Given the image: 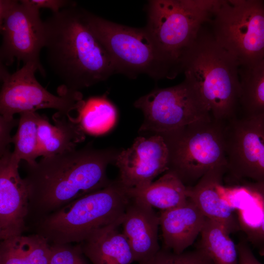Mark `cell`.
<instances>
[{
	"label": "cell",
	"instance_id": "cell-8",
	"mask_svg": "<svg viewBox=\"0 0 264 264\" xmlns=\"http://www.w3.org/2000/svg\"><path fill=\"white\" fill-rule=\"evenodd\" d=\"M88 23L110 55L117 73L131 78L145 73L171 79L145 28L130 27L107 20L86 10Z\"/></svg>",
	"mask_w": 264,
	"mask_h": 264
},
{
	"label": "cell",
	"instance_id": "cell-4",
	"mask_svg": "<svg viewBox=\"0 0 264 264\" xmlns=\"http://www.w3.org/2000/svg\"><path fill=\"white\" fill-rule=\"evenodd\" d=\"M131 197L118 179L37 221L28 230L50 244L79 243L94 231L122 222Z\"/></svg>",
	"mask_w": 264,
	"mask_h": 264
},
{
	"label": "cell",
	"instance_id": "cell-13",
	"mask_svg": "<svg viewBox=\"0 0 264 264\" xmlns=\"http://www.w3.org/2000/svg\"><path fill=\"white\" fill-rule=\"evenodd\" d=\"M169 154L163 137L155 134L137 137L132 146L119 152L115 165L119 181L127 189L144 188L158 175L169 170Z\"/></svg>",
	"mask_w": 264,
	"mask_h": 264
},
{
	"label": "cell",
	"instance_id": "cell-18",
	"mask_svg": "<svg viewBox=\"0 0 264 264\" xmlns=\"http://www.w3.org/2000/svg\"><path fill=\"white\" fill-rule=\"evenodd\" d=\"M116 222L92 233L79 243L85 256L92 264H131L134 262L129 242Z\"/></svg>",
	"mask_w": 264,
	"mask_h": 264
},
{
	"label": "cell",
	"instance_id": "cell-19",
	"mask_svg": "<svg viewBox=\"0 0 264 264\" xmlns=\"http://www.w3.org/2000/svg\"><path fill=\"white\" fill-rule=\"evenodd\" d=\"M54 125L44 115L38 119V139L41 156L47 157L76 150L85 138V132L76 118L58 112L54 115Z\"/></svg>",
	"mask_w": 264,
	"mask_h": 264
},
{
	"label": "cell",
	"instance_id": "cell-11",
	"mask_svg": "<svg viewBox=\"0 0 264 264\" xmlns=\"http://www.w3.org/2000/svg\"><path fill=\"white\" fill-rule=\"evenodd\" d=\"M224 141L229 180L264 183V116L238 115L226 121Z\"/></svg>",
	"mask_w": 264,
	"mask_h": 264
},
{
	"label": "cell",
	"instance_id": "cell-22",
	"mask_svg": "<svg viewBox=\"0 0 264 264\" xmlns=\"http://www.w3.org/2000/svg\"><path fill=\"white\" fill-rule=\"evenodd\" d=\"M230 234L222 223L206 218L197 248L204 251L215 264H238L236 245Z\"/></svg>",
	"mask_w": 264,
	"mask_h": 264
},
{
	"label": "cell",
	"instance_id": "cell-16",
	"mask_svg": "<svg viewBox=\"0 0 264 264\" xmlns=\"http://www.w3.org/2000/svg\"><path fill=\"white\" fill-rule=\"evenodd\" d=\"M159 216L164 248L176 253L194 243L206 219L189 198L180 206L161 211Z\"/></svg>",
	"mask_w": 264,
	"mask_h": 264
},
{
	"label": "cell",
	"instance_id": "cell-29",
	"mask_svg": "<svg viewBox=\"0 0 264 264\" xmlns=\"http://www.w3.org/2000/svg\"><path fill=\"white\" fill-rule=\"evenodd\" d=\"M238 264H263L254 255L249 244L245 240H242L236 245Z\"/></svg>",
	"mask_w": 264,
	"mask_h": 264
},
{
	"label": "cell",
	"instance_id": "cell-24",
	"mask_svg": "<svg viewBox=\"0 0 264 264\" xmlns=\"http://www.w3.org/2000/svg\"><path fill=\"white\" fill-rule=\"evenodd\" d=\"M76 118L85 132L93 135L104 134L114 126L117 112L106 96L92 97L83 100L77 110Z\"/></svg>",
	"mask_w": 264,
	"mask_h": 264
},
{
	"label": "cell",
	"instance_id": "cell-20",
	"mask_svg": "<svg viewBox=\"0 0 264 264\" xmlns=\"http://www.w3.org/2000/svg\"><path fill=\"white\" fill-rule=\"evenodd\" d=\"M51 244L35 233L1 240L0 264H49Z\"/></svg>",
	"mask_w": 264,
	"mask_h": 264
},
{
	"label": "cell",
	"instance_id": "cell-9",
	"mask_svg": "<svg viewBox=\"0 0 264 264\" xmlns=\"http://www.w3.org/2000/svg\"><path fill=\"white\" fill-rule=\"evenodd\" d=\"M37 70L44 75V68L35 63L23 64L13 73L0 64V77L2 83L0 94V119L11 122L15 120L16 113L42 109H55L62 115L70 116L71 111L79 108L83 100L79 91L63 88L59 95H54L36 80Z\"/></svg>",
	"mask_w": 264,
	"mask_h": 264
},
{
	"label": "cell",
	"instance_id": "cell-7",
	"mask_svg": "<svg viewBox=\"0 0 264 264\" xmlns=\"http://www.w3.org/2000/svg\"><path fill=\"white\" fill-rule=\"evenodd\" d=\"M208 24L216 42L239 67H251L264 57L263 0H218Z\"/></svg>",
	"mask_w": 264,
	"mask_h": 264
},
{
	"label": "cell",
	"instance_id": "cell-10",
	"mask_svg": "<svg viewBox=\"0 0 264 264\" xmlns=\"http://www.w3.org/2000/svg\"><path fill=\"white\" fill-rule=\"evenodd\" d=\"M134 106L144 114L140 132L161 134L212 118L198 91L185 80L176 86L152 91Z\"/></svg>",
	"mask_w": 264,
	"mask_h": 264
},
{
	"label": "cell",
	"instance_id": "cell-21",
	"mask_svg": "<svg viewBox=\"0 0 264 264\" xmlns=\"http://www.w3.org/2000/svg\"><path fill=\"white\" fill-rule=\"evenodd\" d=\"M129 192L131 197L138 198L161 211L180 206L188 199L187 187L169 171L149 185L139 189L129 190Z\"/></svg>",
	"mask_w": 264,
	"mask_h": 264
},
{
	"label": "cell",
	"instance_id": "cell-27",
	"mask_svg": "<svg viewBox=\"0 0 264 264\" xmlns=\"http://www.w3.org/2000/svg\"><path fill=\"white\" fill-rule=\"evenodd\" d=\"M51 250L49 264H88L80 243L52 244Z\"/></svg>",
	"mask_w": 264,
	"mask_h": 264
},
{
	"label": "cell",
	"instance_id": "cell-1",
	"mask_svg": "<svg viewBox=\"0 0 264 264\" xmlns=\"http://www.w3.org/2000/svg\"><path fill=\"white\" fill-rule=\"evenodd\" d=\"M119 152L89 145L79 150L43 157L26 164L24 178L29 195L27 229L34 223L73 200L102 189L111 181L108 165Z\"/></svg>",
	"mask_w": 264,
	"mask_h": 264
},
{
	"label": "cell",
	"instance_id": "cell-28",
	"mask_svg": "<svg viewBox=\"0 0 264 264\" xmlns=\"http://www.w3.org/2000/svg\"><path fill=\"white\" fill-rule=\"evenodd\" d=\"M20 2L38 11L41 8L49 9L53 13L76 5L75 2L64 0H20Z\"/></svg>",
	"mask_w": 264,
	"mask_h": 264
},
{
	"label": "cell",
	"instance_id": "cell-15",
	"mask_svg": "<svg viewBox=\"0 0 264 264\" xmlns=\"http://www.w3.org/2000/svg\"><path fill=\"white\" fill-rule=\"evenodd\" d=\"M121 225L134 262L148 264L160 250L158 240L159 215L145 201L131 197Z\"/></svg>",
	"mask_w": 264,
	"mask_h": 264
},
{
	"label": "cell",
	"instance_id": "cell-25",
	"mask_svg": "<svg viewBox=\"0 0 264 264\" xmlns=\"http://www.w3.org/2000/svg\"><path fill=\"white\" fill-rule=\"evenodd\" d=\"M20 115L17 132L12 137L14 145L12 152L20 160H24L27 165H32L41 156L38 133L40 114L36 111H29Z\"/></svg>",
	"mask_w": 264,
	"mask_h": 264
},
{
	"label": "cell",
	"instance_id": "cell-12",
	"mask_svg": "<svg viewBox=\"0 0 264 264\" xmlns=\"http://www.w3.org/2000/svg\"><path fill=\"white\" fill-rule=\"evenodd\" d=\"M0 64L10 65L17 59L23 64L33 63L43 68L40 53L44 46V25L39 11L18 1L0 22Z\"/></svg>",
	"mask_w": 264,
	"mask_h": 264
},
{
	"label": "cell",
	"instance_id": "cell-17",
	"mask_svg": "<svg viewBox=\"0 0 264 264\" xmlns=\"http://www.w3.org/2000/svg\"><path fill=\"white\" fill-rule=\"evenodd\" d=\"M225 173L226 165L209 170L194 186L187 187V196L206 218L222 223L231 233L238 230L239 226L233 209L221 195Z\"/></svg>",
	"mask_w": 264,
	"mask_h": 264
},
{
	"label": "cell",
	"instance_id": "cell-14",
	"mask_svg": "<svg viewBox=\"0 0 264 264\" xmlns=\"http://www.w3.org/2000/svg\"><path fill=\"white\" fill-rule=\"evenodd\" d=\"M0 160V239L22 235L27 230L29 195L26 182L19 173L21 160L10 149Z\"/></svg>",
	"mask_w": 264,
	"mask_h": 264
},
{
	"label": "cell",
	"instance_id": "cell-5",
	"mask_svg": "<svg viewBox=\"0 0 264 264\" xmlns=\"http://www.w3.org/2000/svg\"><path fill=\"white\" fill-rule=\"evenodd\" d=\"M218 0H153L145 27L172 78L182 71L184 58L200 29L210 20Z\"/></svg>",
	"mask_w": 264,
	"mask_h": 264
},
{
	"label": "cell",
	"instance_id": "cell-3",
	"mask_svg": "<svg viewBox=\"0 0 264 264\" xmlns=\"http://www.w3.org/2000/svg\"><path fill=\"white\" fill-rule=\"evenodd\" d=\"M204 24L182 64L185 80L198 91L212 117L226 122L238 115L242 93L239 65Z\"/></svg>",
	"mask_w": 264,
	"mask_h": 264
},
{
	"label": "cell",
	"instance_id": "cell-26",
	"mask_svg": "<svg viewBox=\"0 0 264 264\" xmlns=\"http://www.w3.org/2000/svg\"><path fill=\"white\" fill-rule=\"evenodd\" d=\"M148 264H215L210 257L198 248L176 253L163 248Z\"/></svg>",
	"mask_w": 264,
	"mask_h": 264
},
{
	"label": "cell",
	"instance_id": "cell-6",
	"mask_svg": "<svg viewBox=\"0 0 264 264\" xmlns=\"http://www.w3.org/2000/svg\"><path fill=\"white\" fill-rule=\"evenodd\" d=\"M225 122L212 118L159 134L169 150L168 171L186 187L194 186L212 169L226 165Z\"/></svg>",
	"mask_w": 264,
	"mask_h": 264
},
{
	"label": "cell",
	"instance_id": "cell-23",
	"mask_svg": "<svg viewBox=\"0 0 264 264\" xmlns=\"http://www.w3.org/2000/svg\"><path fill=\"white\" fill-rule=\"evenodd\" d=\"M242 93L238 115L264 116V57L253 66L239 67Z\"/></svg>",
	"mask_w": 264,
	"mask_h": 264
},
{
	"label": "cell",
	"instance_id": "cell-32",
	"mask_svg": "<svg viewBox=\"0 0 264 264\" xmlns=\"http://www.w3.org/2000/svg\"><path fill=\"white\" fill-rule=\"evenodd\" d=\"M260 236L261 242V248L259 253L261 256H264V218L260 229Z\"/></svg>",
	"mask_w": 264,
	"mask_h": 264
},
{
	"label": "cell",
	"instance_id": "cell-2",
	"mask_svg": "<svg viewBox=\"0 0 264 264\" xmlns=\"http://www.w3.org/2000/svg\"><path fill=\"white\" fill-rule=\"evenodd\" d=\"M48 64L66 89L79 91L116 73L104 45L89 27L86 10L74 5L44 21Z\"/></svg>",
	"mask_w": 264,
	"mask_h": 264
},
{
	"label": "cell",
	"instance_id": "cell-30",
	"mask_svg": "<svg viewBox=\"0 0 264 264\" xmlns=\"http://www.w3.org/2000/svg\"><path fill=\"white\" fill-rule=\"evenodd\" d=\"M19 120H14L7 122L0 118V155L9 149V144L12 143L10 132L12 129L18 123Z\"/></svg>",
	"mask_w": 264,
	"mask_h": 264
},
{
	"label": "cell",
	"instance_id": "cell-31",
	"mask_svg": "<svg viewBox=\"0 0 264 264\" xmlns=\"http://www.w3.org/2000/svg\"><path fill=\"white\" fill-rule=\"evenodd\" d=\"M18 1L15 0H0V22H2Z\"/></svg>",
	"mask_w": 264,
	"mask_h": 264
}]
</instances>
